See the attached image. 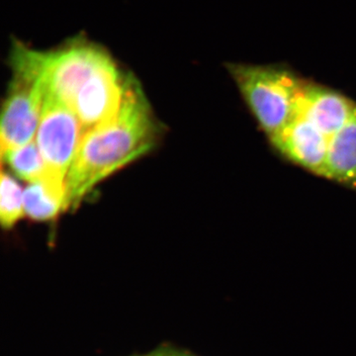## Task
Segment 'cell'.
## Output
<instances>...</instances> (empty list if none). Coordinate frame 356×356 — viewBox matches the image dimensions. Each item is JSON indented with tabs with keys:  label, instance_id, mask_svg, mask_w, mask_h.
I'll return each instance as SVG.
<instances>
[{
	"label": "cell",
	"instance_id": "8fae6325",
	"mask_svg": "<svg viewBox=\"0 0 356 356\" xmlns=\"http://www.w3.org/2000/svg\"><path fill=\"white\" fill-rule=\"evenodd\" d=\"M24 214V192L10 175L2 172L0 187V222L2 228H13Z\"/></svg>",
	"mask_w": 356,
	"mask_h": 356
},
{
	"label": "cell",
	"instance_id": "7c38bea8",
	"mask_svg": "<svg viewBox=\"0 0 356 356\" xmlns=\"http://www.w3.org/2000/svg\"><path fill=\"white\" fill-rule=\"evenodd\" d=\"M146 356H196L192 355L187 351L178 350V348H170V346H165V348H159L158 350H154L153 353H149Z\"/></svg>",
	"mask_w": 356,
	"mask_h": 356
},
{
	"label": "cell",
	"instance_id": "52a82bcc",
	"mask_svg": "<svg viewBox=\"0 0 356 356\" xmlns=\"http://www.w3.org/2000/svg\"><path fill=\"white\" fill-rule=\"evenodd\" d=\"M269 143L293 165L312 175H324L329 139L301 115L295 114L287 127Z\"/></svg>",
	"mask_w": 356,
	"mask_h": 356
},
{
	"label": "cell",
	"instance_id": "ba28073f",
	"mask_svg": "<svg viewBox=\"0 0 356 356\" xmlns=\"http://www.w3.org/2000/svg\"><path fill=\"white\" fill-rule=\"evenodd\" d=\"M323 177L356 188V114L330 138Z\"/></svg>",
	"mask_w": 356,
	"mask_h": 356
},
{
	"label": "cell",
	"instance_id": "277c9868",
	"mask_svg": "<svg viewBox=\"0 0 356 356\" xmlns=\"http://www.w3.org/2000/svg\"><path fill=\"white\" fill-rule=\"evenodd\" d=\"M43 96L41 118L36 134L44 163V177L65 184L84 135L81 121L64 103Z\"/></svg>",
	"mask_w": 356,
	"mask_h": 356
},
{
	"label": "cell",
	"instance_id": "8992f818",
	"mask_svg": "<svg viewBox=\"0 0 356 356\" xmlns=\"http://www.w3.org/2000/svg\"><path fill=\"white\" fill-rule=\"evenodd\" d=\"M295 114L330 139L355 116L356 102L337 89L307 79Z\"/></svg>",
	"mask_w": 356,
	"mask_h": 356
},
{
	"label": "cell",
	"instance_id": "6da1fadb",
	"mask_svg": "<svg viewBox=\"0 0 356 356\" xmlns=\"http://www.w3.org/2000/svg\"><path fill=\"white\" fill-rule=\"evenodd\" d=\"M9 64L13 74L27 77L42 95L72 109L84 133L118 111L134 76L103 47L83 36L49 51L34 50L16 40Z\"/></svg>",
	"mask_w": 356,
	"mask_h": 356
},
{
	"label": "cell",
	"instance_id": "9c48e42d",
	"mask_svg": "<svg viewBox=\"0 0 356 356\" xmlns=\"http://www.w3.org/2000/svg\"><path fill=\"white\" fill-rule=\"evenodd\" d=\"M67 187L43 177L32 182L24 191V211L30 219L46 222L65 210Z\"/></svg>",
	"mask_w": 356,
	"mask_h": 356
},
{
	"label": "cell",
	"instance_id": "7a4b0ae2",
	"mask_svg": "<svg viewBox=\"0 0 356 356\" xmlns=\"http://www.w3.org/2000/svg\"><path fill=\"white\" fill-rule=\"evenodd\" d=\"M158 137L151 105L134 76L118 111L84 133L65 180V210L76 208L102 180L151 152Z\"/></svg>",
	"mask_w": 356,
	"mask_h": 356
},
{
	"label": "cell",
	"instance_id": "3957f363",
	"mask_svg": "<svg viewBox=\"0 0 356 356\" xmlns=\"http://www.w3.org/2000/svg\"><path fill=\"white\" fill-rule=\"evenodd\" d=\"M225 67L262 133L268 140L277 137L296 113L307 79L285 63Z\"/></svg>",
	"mask_w": 356,
	"mask_h": 356
},
{
	"label": "cell",
	"instance_id": "30bf717a",
	"mask_svg": "<svg viewBox=\"0 0 356 356\" xmlns=\"http://www.w3.org/2000/svg\"><path fill=\"white\" fill-rule=\"evenodd\" d=\"M1 158L17 177L30 184L38 181L44 175V163L36 140L19 149L7 152Z\"/></svg>",
	"mask_w": 356,
	"mask_h": 356
},
{
	"label": "cell",
	"instance_id": "5b68a950",
	"mask_svg": "<svg viewBox=\"0 0 356 356\" xmlns=\"http://www.w3.org/2000/svg\"><path fill=\"white\" fill-rule=\"evenodd\" d=\"M43 96L36 84L13 74L2 109L1 156L30 144L36 137L41 118Z\"/></svg>",
	"mask_w": 356,
	"mask_h": 356
}]
</instances>
